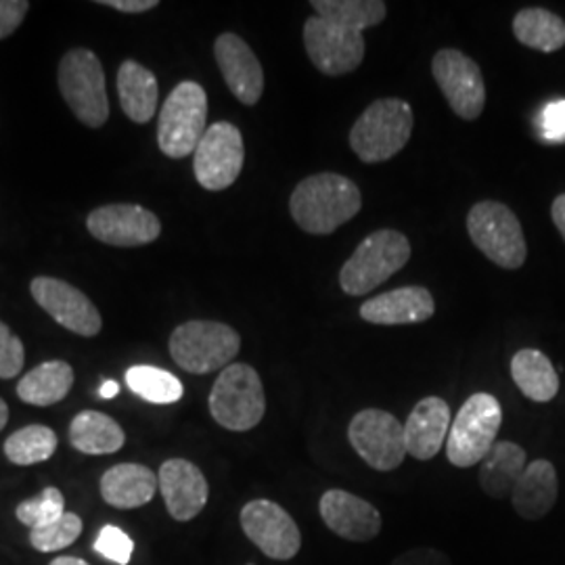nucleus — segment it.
I'll list each match as a JSON object with an SVG mask.
<instances>
[{"mask_svg":"<svg viewBox=\"0 0 565 565\" xmlns=\"http://www.w3.org/2000/svg\"><path fill=\"white\" fill-rule=\"evenodd\" d=\"M361 205L363 198L359 186L333 172L303 179L289 200L294 221L310 235H329L338 231L361 212Z\"/></svg>","mask_w":565,"mask_h":565,"instance_id":"obj_1","label":"nucleus"},{"mask_svg":"<svg viewBox=\"0 0 565 565\" xmlns=\"http://www.w3.org/2000/svg\"><path fill=\"white\" fill-rule=\"evenodd\" d=\"M413 109L403 99L371 103L350 130L352 151L366 163L392 160L401 153L413 132Z\"/></svg>","mask_w":565,"mask_h":565,"instance_id":"obj_2","label":"nucleus"},{"mask_svg":"<svg viewBox=\"0 0 565 565\" xmlns=\"http://www.w3.org/2000/svg\"><path fill=\"white\" fill-rule=\"evenodd\" d=\"M411 258V243L403 233L382 228L369 235L340 273V287L348 296H364L377 289L406 266Z\"/></svg>","mask_w":565,"mask_h":565,"instance_id":"obj_3","label":"nucleus"},{"mask_svg":"<svg viewBox=\"0 0 565 565\" xmlns=\"http://www.w3.org/2000/svg\"><path fill=\"white\" fill-rule=\"evenodd\" d=\"M239 333L216 321H189L177 327L170 335V354L174 363L193 375L226 369L239 354Z\"/></svg>","mask_w":565,"mask_h":565,"instance_id":"obj_4","label":"nucleus"},{"mask_svg":"<svg viewBox=\"0 0 565 565\" xmlns=\"http://www.w3.org/2000/svg\"><path fill=\"white\" fill-rule=\"evenodd\" d=\"M210 413L224 429H254L266 413V394L260 375L249 364H228L212 387Z\"/></svg>","mask_w":565,"mask_h":565,"instance_id":"obj_5","label":"nucleus"},{"mask_svg":"<svg viewBox=\"0 0 565 565\" xmlns=\"http://www.w3.org/2000/svg\"><path fill=\"white\" fill-rule=\"evenodd\" d=\"M503 424V408L492 394H473L450 424L446 455L455 467H473L484 461L488 450L497 443Z\"/></svg>","mask_w":565,"mask_h":565,"instance_id":"obj_6","label":"nucleus"},{"mask_svg":"<svg viewBox=\"0 0 565 565\" xmlns=\"http://www.w3.org/2000/svg\"><path fill=\"white\" fill-rule=\"evenodd\" d=\"M207 95L198 82H181L163 103L158 124V142L163 156L182 160L195 153L205 135Z\"/></svg>","mask_w":565,"mask_h":565,"instance_id":"obj_7","label":"nucleus"},{"mask_svg":"<svg viewBox=\"0 0 565 565\" xmlns=\"http://www.w3.org/2000/svg\"><path fill=\"white\" fill-rule=\"evenodd\" d=\"M467 231L476 247L497 266L507 270L524 266L527 256L524 231L505 203H476L467 214Z\"/></svg>","mask_w":565,"mask_h":565,"instance_id":"obj_8","label":"nucleus"},{"mask_svg":"<svg viewBox=\"0 0 565 565\" xmlns=\"http://www.w3.org/2000/svg\"><path fill=\"white\" fill-rule=\"evenodd\" d=\"M61 97L74 116L99 128L109 118V99L105 90V74L99 57L88 49H72L60 63Z\"/></svg>","mask_w":565,"mask_h":565,"instance_id":"obj_9","label":"nucleus"},{"mask_svg":"<svg viewBox=\"0 0 565 565\" xmlns=\"http://www.w3.org/2000/svg\"><path fill=\"white\" fill-rule=\"evenodd\" d=\"M348 438L364 463L377 471H394L404 463V425L387 411L364 408L356 413Z\"/></svg>","mask_w":565,"mask_h":565,"instance_id":"obj_10","label":"nucleus"},{"mask_svg":"<svg viewBox=\"0 0 565 565\" xmlns=\"http://www.w3.org/2000/svg\"><path fill=\"white\" fill-rule=\"evenodd\" d=\"M243 160L245 147L239 128L231 121H216L207 126L195 149V179L207 191H224L239 179Z\"/></svg>","mask_w":565,"mask_h":565,"instance_id":"obj_11","label":"nucleus"},{"mask_svg":"<svg viewBox=\"0 0 565 565\" xmlns=\"http://www.w3.org/2000/svg\"><path fill=\"white\" fill-rule=\"evenodd\" d=\"M303 46L312 65L324 76L350 74L364 60V39L361 32L348 30L319 15H312L306 21Z\"/></svg>","mask_w":565,"mask_h":565,"instance_id":"obj_12","label":"nucleus"},{"mask_svg":"<svg viewBox=\"0 0 565 565\" xmlns=\"http://www.w3.org/2000/svg\"><path fill=\"white\" fill-rule=\"evenodd\" d=\"M431 72L450 109L463 120H478L484 111L486 84L480 65L457 49H443L431 60Z\"/></svg>","mask_w":565,"mask_h":565,"instance_id":"obj_13","label":"nucleus"},{"mask_svg":"<svg viewBox=\"0 0 565 565\" xmlns=\"http://www.w3.org/2000/svg\"><path fill=\"white\" fill-rule=\"evenodd\" d=\"M242 527L245 536L270 559L289 562L302 548V534L294 518L268 499L243 507Z\"/></svg>","mask_w":565,"mask_h":565,"instance_id":"obj_14","label":"nucleus"},{"mask_svg":"<svg viewBox=\"0 0 565 565\" xmlns=\"http://www.w3.org/2000/svg\"><path fill=\"white\" fill-rule=\"evenodd\" d=\"M86 226L95 239L116 247L147 245L162 233L160 218L135 203L102 205L88 214Z\"/></svg>","mask_w":565,"mask_h":565,"instance_id":"obj_15","label":"nucleus"},{"mask_svg":"<svg viewBox=\"0 0 565 565\" xmlns=\"http://www.w3.org/2000/svg\"><path fill=\"white\" fill-rule=\"evenodd\" d=\"M30 291L39 306L61 327L78 333L82 338H93L102 331V315L97 306L74 285L53 277H36L30 285Z\"/></svg>","mask_w":565,"mask_h":565,"instance_id":"obj_16","label":"nucleus"},{"mask_svg":"<svg viewBox=\"0 0 565 565\" xmlns=\"http://www.w3.org/2000/svg\"><path fill=\"white\" fill-rule=\"evenodd\" d=\"M216 63L228 90L243 103L256 105L264 93L263 65L249 44L233 32L221 34L214 42Z\"/></svg>","mask_w":565,"mask_h":565,"instance_id":"obj_17","label":"nucleus"},{"mask_svg":"<svg viewBox=\"0 0 565 565\" xmlns=\"http://www.w3.org/2000/svg\"><path fill=\"white\" fill-rule=\"evenodd\" d=\"M319 511L327 527L345 541L369 543L382 532L380 511L345 490H327L321 497Z\"/></svg>","mask_w":565,"mask_h":565,"instance_id":"obj_18","label":"nucleus"},{"mask_svg":"<svg viewBox=\"0 0 565 565\" xmlns=\"http://www.w3.org/2000/svg\"><path fill=\"white\" fill-rule=\"evenodd\" d=\"M158 484L162 490L163 503L168 513L177 522H191L207 503V480L202 469L184 459H170L162 465Z\"/></svg>","mask_w":565,"mask_h":565,"instance_id":"obj_19","label":"nucleus"},{"mask_svg":"<svg viewBox=\"0 0 565 565\" xmlns=\"http://www.w3.org/2000/svg\"><path fill=\"white\" fill-rule=\"evenodd\" d=\"M450 406L438 396H429L417 404L404 425L406 455L417 461L434 459L448 440Z\"/></svg>","mask_w":565,"mask_h":565,"instance_id":"obj_20","label":"nucleus"},{"mask_svg":"<svg viewBox=\"0 0 565 565\" xmlns=\"http://www.w3.org/2000/svg\"><path fill=\"white\" fill-rule=\"evenodd\" d=\"M436 312L434 296L425 287H401L371 298L361 306V317L373 324H415L431 319Z\"/></svg>","mask_w":565,"mask_h":565,"instance_id":"obj_21","label":"nucleus"},{"mask_svg":"<svg viewBox=\"0 0 565 565\" xmlns=\"http://www.w3.org/2000/svg\"><path fill=\"white\" fill-rule=\"evenodd\" d=\"M557 471L551 461L539 459L527 463L524 476L511 492V503L520 518L536 522L543 520L546 513L557 503Z\"/></svg>","mask_w":565,"mask_h":565,"instance_id":"obj_22","label":"nucleus"},{"mask_svg":"<svg viewBox=\"0 0 565 565\" xmlns=\"http://www.w3.org/2000/svg\"><path fill=\"white\" fill-rule=\"evenodd\" d=\"M158 476L139 463H120L107 469L102 478V497L116 509H137L156 497Z\"/></svg>","mask_w":565,"mask_h":565,"instance_id":"obj_23","label":"nucleus"},{"mask_svg":"<svg viewBox=\"0 0 565 565\" xmlns=\"http://www.w3.org/2000/svg\"><path fill=\"white\" fill-rule=\"evenodd\" d=\"M525 450L515 443H494L480 463V486L490 499L511 497L513 488L524 476Z\"/></svg>","mask_w":565,"mask_h":565,"instance_id":"obj_24","label":"nucleus"},{"mask_svg":"<svg viewBox=\"0 0 565 565\" xmlns=\"http://www.w3.org/2000/svg\"><path fill=\"white\" fill-rule=\"evenodd\" d=\"M118 93L124 114L137 124H147L156 116L160 88L153 72L137 61L126 60L118 72Z\"/></svg>","mask_w":565,"mask_h":565,"instance_id":"obj_25","label":"nucleus"},{"mask_svg":"<svg viewBox=\"0 0 565 565\" xmlns=\"http://www.w3.org/2000/svg\"><path fill=\"white\" fill-rule=\"evenodd\" d=\"M511 377L525 398L534 403H548L559 392V377L553 363L541 350L525 348L511 361Z\"/></svg>","mask_w":565,"mask_h":565,"instance_id":"obj_26","label":"nucleus"},{"mask_svg":"<svg viewBox=\"0 0 565 565\" xmlns=\"http://www.w3.org/2000/svg\"><path fill=\"white\" fill-rule=\"evenodd\" d=\"M70 443L84 455H111L124 446L126 434L109 415L82 411L70 425Z\"/></svg>","mask_w":565,"mask_h":565,"instance_id":"obj_27","label":"nucleus"},{"mask_svg":"<svg viewBox=\"0 0 565 565\" xmlns=\"http://www.w3.org/2000/svg\"><path fill=\"white\" fill-rule=\"evenodd\" d=\"M74 385V369L63 361H49L32 369L20 385L18 396L34 406L57 404L70 394Z\"/></svg>","mask_w":565,"mask_h":565,"instance_id":"obj_28","label":"nucleus"},{"mask_svg":"<svg viewBox=\"0 0 565 565\" xmlns=\"http://www.w3.org/2000/svg\"><path fill=\"white\" fill-rule=\"evenodd\" d=\"M513 34L524 46L555 53L565 46V21L546 9H522L513 20Z\"/></svg>","mask_w":565,"mask_h":565,"instance_id":"obj_29","label":"nucleus"},{"mask_svg":"<svg viewBox=\"0 0 565 565\" xmlns=\"http://www.w3.org/2000/svg\"><path fill=\"white\" fill-rule=\"evenodd\" d=\"M310 7L319 18L361 34L380 25L387 15V4L382 0H312Z\"/></svg>","mask_w":565,"mask_h":565,"instance_id":"obj_30","label":"nucleus"},{"mask_svg":"<svg viewBox=\"0 0 565 565\" xmlns=\"http://www.w3.org/2000/svg\"><path fill=\"white\" fill-rule=\"evenodd\" d=\"M126 385L141 396L142 401L153 404L179 403L184 394L181 380L163 369L139 364L126 371Z\"/></svg>","mask_w":565,"mask_h":565,"instance_id":"obj_31","label":"nucleus"},{"mask_svg":"<svg viewBox=\"0 0 565 565\" xmlns=\"http://www.w3.org/2000/svg\"><path fill=\"white\" fill-rule=\"evenodd\" d=\"M57 450V434L46 425H28L4 443V455L11 463L36 465L49 461Z\"/></svg>","mask_w":565,"mask_h":565,"instance_id":"obj_32","label":"nucleus"},{"mask_svg":"<svg viewBox=\"0 0 565 565\" xmlns=\"http://www.w3.org/2000/svg\"><path fill=\"white\" fill-rule=\"evenodd\" d=\"M82 520L76 513H63L60 520L42 525L30 532V543L41 553H53L65 546L74 545L81 536Z\"/></svg>","mask_w":565,"mask_h":565,"instance_id":"obj_33","label":"nucleus"},{"mask_svg":"<svg viewBox=\"0 0 565 565\" xmlns=\"http://www.w3.org/2000/svg\"><path fill=\"white\" fill-rule=\"evenodd\" d=\"M63 513H65L63 494H61L60 488H53V486L44 488L39 497L23 501L15 509V515L21 524L28 525L32 530L60 520Z\"/></svg>","mask_w":565,"mask_h":565,"instance_id":"obj_34","label":"nucleus"},{"mask_svg":"<svg viewBox=\"0 0 565 565\" xmlns=\"http://www.w3.org/2000/svg\"><path fill=\"white\" fill-rule=\"evenodd\" d=\"M95 551L111 564L128 565L132 559L135 543L120 527L105 525L97 536Z\"/></svg>","mask_w":565,"mask_h":565,"instance_id":"obj_35","label":"nucleus"},{"mask_svg":"<svg viewBox=\"0 0 565 565\" xmlns=\"http://www.w3.org/2000/svg\"><path fill=\"white\" fill-rule=\"evenodd\" d=\"M25 363V350L18 335L0 321V380H11L20 375Z\"/></svg>","mask_w":565,"mask_h":565,"instance_id":"obj_36","label":"nucleus"},{"mask_svg":"<svg viewBox=\"0 0 565 565\" xmlns=\"http://www.w3.org/2000/svg\"><path fill=\"white\" fill-rule=\"evenodd\" d=\"M541 135L548 142L565 141V102L548 103L541 116Z\"/></svg>","mask_w":565,"mask_h":565,"instance_id":"obj_37","label":"nucleus"},{"mask_svg":"<svg viewBox=\"0 0 565 565\" xmlns=\"http://www.w3.org/2000/svg\"><path fill=\"white\" fill-rule=\"evenodd\" d=\"M30 9L28 0H0V41L11 36L25 20Z\"/></svg>","mask_w":565,"mask_h":565,"instance_id":"obj_38","label":"nucleus"},{"mask_svg":"<svg viewBox=\"0 0 565 565\" xmlns=\"http://www.w3.org/2000/svg\"><path fill=\"white\" fill-rule=\"evenodd\" d=\"M392 565H452L450 557L431 546H417L411 551H404L403 555H398Z\"/></svg>","mask_w":565,"mask_h":565,"instance_id":"obj_39","label":"nucleus"},{"mask_svg":"<svg viewBox=\"0 0 565 565\" xmlns=\"http://www.w3.org/2000/svg\"><path fill=\"white\" fill-rule=\"evenodd\" d=\"M105 7H111L120 13H145L156 9L160 2L158 0H102Z\"/></svg>","mask_w":565,"mask_h":565,"instance_id":"obj_40","label":"nucleus"},{"mask_svg":"<svg viewBox=\"0 0 565 565\" xmlns=\"http://www.w3.org/2000/svg\"><path fill=\"white\" fill-rule=\"evenodd\" d=\"M551 218H553V223L557 226V231L562 233L565 242V193L559 195L551 205Z\"/></svg>","mask_w":565,"mask_h":565,"instance_id":"obj_41","label":"nucleus"},{"mask_svg":"<svg viewBox=\"0 0 565 565\" xmlns=\"http://www.w3.org/2000/svg\"><path fill=\"white\" fill-rule=\"evenodd\" d=\"M120 394V385L116 382H103L102 390H99V396L109 401V398H116Z\"/></svg>","mask_w":565,"mask_h":565,"instance_id":"obj_42","label":"nucleus"},{"mask_svg":"<svg viewBox=\"0 0 565 565\" xmlns=\"http://www.w3.org/2000/svg\"><path fill=\"white\" fill-rule=\"evenodd\" d=\"M51 565H88L78 557H57Z\"/></svg>","mask_w":565,"mask_h":565,"instance_id":"obj_43","label":"nucleus"},{"mask_svg":"<svg viewBox=\"0 0 565 565\" xmlns=\"http://www.w3.org/2000/svg\"><path fill=\"white\" fill-rule=\"evenodd\" d=\"M9 422V406L0 398V429Z\"/></svg>","mask_w":565,"mask_h":565,"instance_id":"obj_44","label":"nucleus"}]
</instances>
